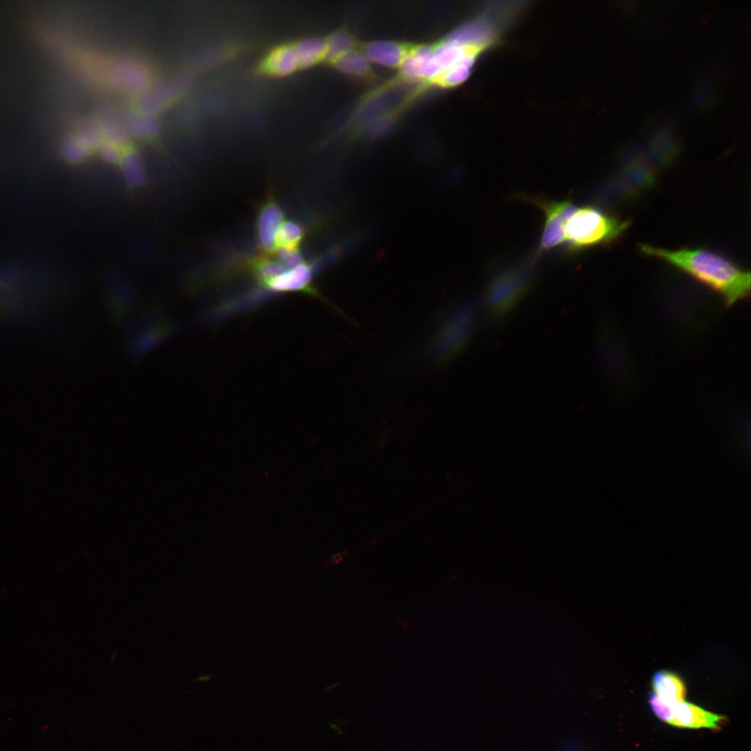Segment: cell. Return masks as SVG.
I'll use <instances>...</instances> for the list:
<instances>
[{
  "label": "cell",
  "mask_w": 751,
  "mask_h": 751,
  "mask_svg": "<svg viewBox=\"0 0 751 751\" xmlns=\"http://www.w3.org/2000/svg\"><path fill=\"white\" fill-rule=\"evenodd\" d=\"M640 252L679 268L718 292L727 305L745 298L750 291V273L727 258L702 248L669 250L648 244Z\"/></svg>",
  "instance_id": "obj_1"
},
{
  "label": "cell",
  "mask_w": 751,
  "mask_h": 751,
  "mask_svg": "<svg viewBox=\"0 0 751 751\" xmlns=\"http://www.w3.org/2000/svg\"><path fill=\"white\" fill-rule=\"evenodd\" d=\"M629 225L594 206H576L564 225L563 246L567 253L574 254L606 245L617 239Z\"/></svg>",
  "instance_id": "obj_2"
},
{
  "label": "cell",
  "mask_w": 751,
  "mask_h": 751,
  "mask_svg": "<svg viewBox=\"0 0 751 751\" xmlns=\"http://www.w3.org/2000/svg\"><path fill=\"white\" fill-rule=\"evenodd\" d=\"M474 306H465L451 317L434 337L433 350L440 362L451 360L467 343L473 328Z\"/></svg>",
  "instance_id": "obj_3"
},
{
  "label": "cell",
  "mask_w": 751,
  "mask_h": 751,
  "mask_svg": "<svg viewBox=\"0 0 751 751\" xmlns=\"http://www.w3.org/2000/svg\"><path fill=\"white\" fill-rule=\"evenodd\" d=\"M544 213V224L535 257L564 244V225L576 205L570 199L555 201L545 198L524 196Z\"/></svg>",
  "instance_id": "obj_4"
},
{
  "label": "cell",
  "mask_w": 751,
  "mask_h": 751,
  "mask_svg": "<svg viewBox=\"0 0 751 751\" xmlns=\"http://www.w3.org/2000/svg\"><path fill=\"white\" fill-rule=\"evenodd\" d=\"M530 279L524 273L511 270L496 277L486 294L488 310L495 317L509 312L528 289Z\"/></svg>",
  "instance_id": "obj_5"
},
{
  "label": "cell",
  "mask_w": 751,
  "mask_h": 751,
  "mask_svg": "<svg viewBox=\"0 0 751 751\" xmlns=\"http://www.w3.org/2000/svg\"><path fill=\"white\" fill-rule=\"evenodd\" d=\"M671 716L668 724L686 729H719L724 716L709 711L693 703L681 701L671 704Z\"/></svg>",
  "instance_id": "obj_6"
},
{
  "label": "cell",
  "mask_w": 751,
  "mask_h": 751,
  "mask_svg": "<svg viewBox=\"0 0 751 751\" xmlns=\"http://www.w3.org/2000/svg\"><path fill=\"white\" fill-rule=\"evenodd\" d=\"M314 267L311 264L303 262L300 265L287 269L270 282L263 289L270 293L304 292L322 299L312 286Z\"/></svg>",
  "instance_id": "obj_7"
},
{
  "label": "cell",
  "mask_w": 751,
  "mask_h": 751,
  "mask_svg": "<svg viewBox=\"0 0 751 751\" xmlns=\"http://www.w3.org/2000/svg\"><path fill=\"white\" fill-rule=\"evenodd\" d=\"M283 218V211L273 197L261 206L257 216L256 232L259 245L264 255L275 252V236Z\"/></svg>",
  "instance_id": "obj_8"
},
{
  "label": "cell",
  "mask_w": 751,
  "mask_h": 751,
  "mask_svg": "<svg viewBox=\"0 0 751 751\" xmlns=\"http://www.w3.org/2000/svg\"><path fill=\"white\" fill-rule=\"evenodd\" d=\"M298 63L293 45L279 46L270 51L261 65V70L273 76H284L294 72Z\"/></svg>",
  "instance_id": "obj_9"
},
{
  "label": "cell",
  "mask_w": 751,
  "mask_h": 751,
  "mask_svg": "<svg viewBox=\"0 0 751 751\" xmlns=\"http://www.w3.org/2000/svg\"><path fill=\"white\" fill-rule=\"evenodd\" d=\"M652 686L654 695L668 704L684 700L686 687L677 675L668 672H657L653 677Z\"/></svg>",
  "instance_id": "obj_10"
},
{
  "label": "cell",
  "mask_w": 751,
  "mask_h": 751,
  "mask_svg": "<svg viewBox=\"0 0 751 751\" xmlns=\"http://www.w3.org/2000/svg\"><path fill=\"white\" fill-rule=\"evenodd\" d=\"M299 68L311 67L326 56L325 42L319 38H307L293 45Z\"/></svg>",
  "instance_id": "obj_11"
},
{
  "label": "cell",
  "mask_w": 751,
  "mask_h": 751,
  "mask_svg": "<svg viewBox=\"0 0 751 751\" xmlns=\"http://www.w3.org/2000/svg\"><path fill=\"white\" fill-rule=\"evenodd\" d=\"M366 58L386 66L400 65L405 52L398 45L389 42H374L366 48Z\"/></svg>",
  "instance_id": "obj_12"
},
{
  "label": "cell",
  "mask_w": 751,
  "mask_h": 751,
  "mask_svg": "<svg viewBox=\"0 0 751 751\" xmlns=\"http://www.w3.org/2000/svg\"><path fill=\"white\" fill-rule=\"evenodd\" d=\"M250 268L260 290H263L270 282L287 270L277 259L265 255L253 261Z\"/></svg>",
  "instance_id": "obj_13"
},
{
  "label": "cell",
  "mask_w": 751,
  "mask_h": 751,
  "mask_svg": "<svg viewBox=\"0 0 751 751\" xmlns=\"http://www.w3.org/2000/svg\"><path fill=\"white\" fill-rule=\"evenodd\" d=\"M304 236L305 229L299 223L293 220L284 221L275 236V249H299L298 246Z\"/></svg>",
  "instance_id": "obj_14"
},
{
  "label": "cell",
  "mask_w": 751,
  "mask_h": 751,
  "mask_svg": "<svg viewBox=\"0 0 751 751\" xmlns=\"http://www.w3.org/2000/svg\"><path fill=\"white\" fill-rule=\"evenodd\" d=\"M334 62L342 71L355 75H362L369 68L366 56L352 50Z\"/></svg>",
  "instance_id": "obj_15"
},
{
  "label": "cell",
  "mask_w": 751,
  "mask_h": 751,
  "mask_svg": "<svg viewBox=\"0 0 751 751\" xmlns=\"http://www.w3.org/2000/svg\"><path fill=\"white\" fill-rule=\"evenodd\" d=\"M325 57L336 61L338 58L351 51L353 40L347 33H337L330 36L328 41L325 42Z\"/></svg>",
  "instance_id": "obj_16"
},
{
  "label": "cell",
  "mask_w": 751,
  "mask_h": 751,
  "mask_svg": "<svg viewBox=\"0 0 751 751\" xmlns=\"http://www.w3.org/2000/svg\"><path fill=\"white\" fill-rule=\"evenodd\" d=\"M122 159V166L128 184L138 186L143 181L144 172L138 157L134 153H129Z\"/></svg>",
  "instance_id": "obj_17"
},
{
  "label": "cell",
  "mask_w": 751,
  "mask_h": 751,
  "mask_svg": "<svg viewBox=\"0 0 751 751\" xmlns=\"http://www.w3.org/2000/svg\"><path fill=\"white\" fill-rule=\"evenodd\" d=\"M275 251L277 260L287 269L296 267L305 262L299 249L276 248Z\"/></svg>",
  "instance_id": "obj_18"
},
{
  "label": "cell",
  "mask_w": 751,
  "mask_h": 751,
  "mask_svg": "<svg viewBox=\"0 0 751 751\" xmlns=\"http://www.w3.org/2000/svg\"><path fill=\"white\" fill-rule=\"evenodd\" d=\"M673 139V134L669 129L665 128L661 130L651 142V149L655 154H658L668 147Z\"/></svg>",
  "instance_id": "obj_19"
},
{
  "label": "cell",
  "mask_w": 751,
  "mask_h": 751,
  "mask_svg": "<svg viewBox=\"0 0 751 751\" xmlns=\"http://www.w3.org/2000/svg\"><path fill=\"white\" fill-rule=\"evenodd\" d=\"M562 751H581L579 739L575 736H568L563 743Z\"/></svg>",
  "instance_id": "obj_20"
}]
</instances>
